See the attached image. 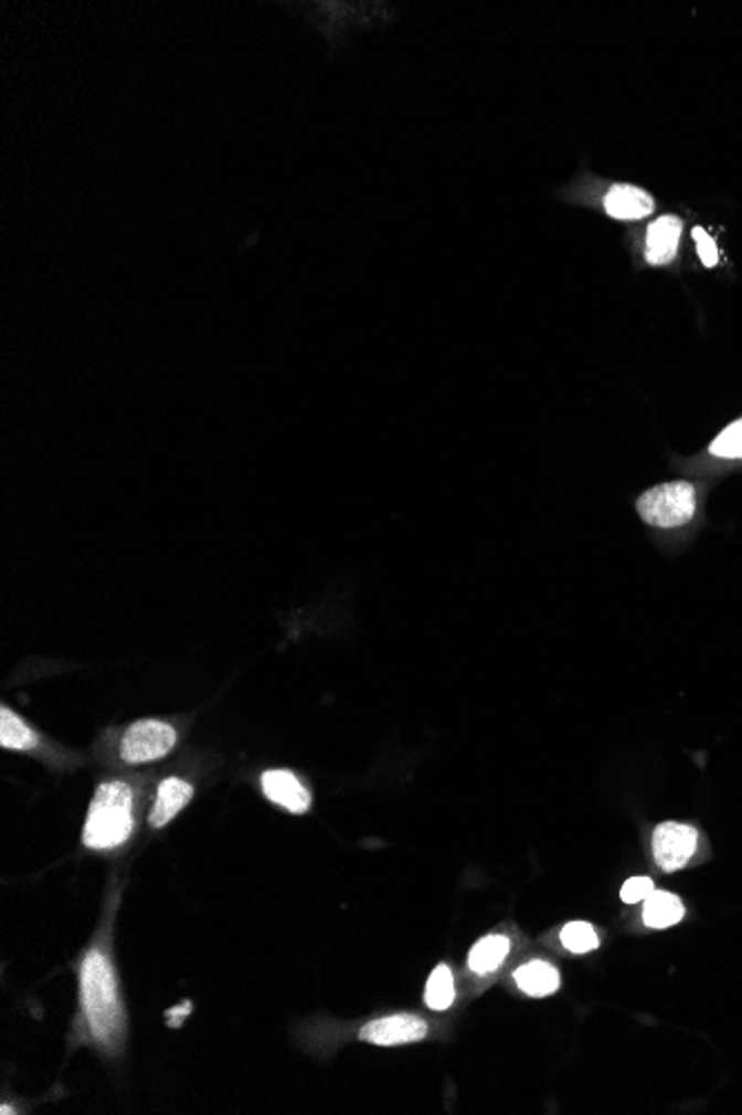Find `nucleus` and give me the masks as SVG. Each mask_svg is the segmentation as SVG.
Instances as JSON below:
<instances>
[{
  "label": "nucleus",
  "instance_id": "obj_12",
  "mask_svg": "<svg viewBox=\"0 0 742 1115\" xmlns=\"http://www.w3.org/2000/svg\"><path fill=\"white\" fill-rule=\"evenodd\" d=\"M685 915V906L682 902L671 895V893H665V891H654L647 900H645V911H643V919L649 928H669L674 926L676 922H680Z\"/></svg>",
  "mask_w": 742,
  "mask_h": 1115
},
{
  "label": "nucleus",
  "instance_id": "obj_9",
  "mask_svg": "<svg viewBox=\"0 0 742 1115\" xmlns=\"http://www.w3.org/2000/svg\"><path fill=\"white\" fill-rule=\"evenodd\" d=\"M682 236V221L674 214H665L656 219L647 228L645 239V259L651 265H667L676 259L678 245Z\"/></svg>",
  "mask_w": 742,
  "mask_h": 1115
},
{
  "label": "nucleus",
  "instance_id": "obj_10",
  "mask_svg": "<svg viewBox=\"0 0 742 1115\" xmlns=\"http://www.w3.org/2000/svg\"><path fill=\"white\" fill-rule=\"evenodd\" d=\"M194 798V788L180 777H167L160 781L156 802L149 813V827L162 829L167 827L184 807H188Z\"/></svg>",
  "mask_w": 742,
  "mask_h": 1115
},
{
  "label": "nucleus",
  "instance_id": "obj_15",
  "mask_svg": "<svg viewBox=\"0 0 742 1115\" xmlns=\"http://www.w3.org/2000/svg\"><path fill=\"white\" fill-rule=\"evenodd\" d=\"M456 998L454 989V976L447 965H438L434 974L427 980V991H425V1002L432 1011H445L452 1007Z\"/></svg>",
  "mask_w": 742,
  "mask_h": 1115
},
{
  "label": "nucleus",
  "instance_id": "obj_19",
  "mask_svg": "<svg viewBox=\"0 0 742 1115\" xmlns=\"http://www.w3.org/2000/svg\"><path fill=\"white\" fill-rule=\"evenodd\" d=\"M693 239H696V248H698V256L700 261L707 265V267H713L718 263V248L713 243V239L702 230V228H696L693 230Z\"/></svg>",
  "mask_w": 742,
  "mask_h": 1115
},
{
  "label": "nucleus",
  "instance_id": "obj_14",
  "mask_svg": "<svg viewBox=\"0 0 742 1115\" xmlns=\"http://www.w3.org/2000/svg\"><path fill=\"white\" fill-rule=\"evenodd\" d=\"M0 746L12 750H32L39 746V735L8 706L0 708Z\"/></svg>",
  "mask_w": 742,
  "mask_h": 1115
},
{
  "label": "nucleus",
  "instance_id": "obj_17",
  "mask_svg": "<svg viewBox=\"0 0 742 1115\" xmlns=\"http://www.w3.org/2000/svg\"><path fill=\"white\" fill-rule=\"evenodd\" d=\"M561 939H563L565 948L572 953H587L598 946V935H596L594 926L587 922L568 924L561 933Z\"/></svg>",
  "mask_w": 742,
  "mask_h": 1115
},
{
  "label": "nucleus",
  "instance_id": "obj_18",
  "mask_svg": "<svg viewBox=\"0 0 742 1115\" xmlns=\"http://www.w3.org/2000/svg\"><path fill=\"white\" fill-rule=\"evenodd\" d=\"M654 891L656 888H654V882L649 877H632V880L625 882V886L621 891V897L627 904H636L640 900H647Z\"/></svg>",
  "mask_w": 742,
  "mask_h": 1115
},
{
  "label": "nucleus",
  "instance_id": "obj_1",
  "mask_svg": "<svg viewBox=\"0 0 742 1115\" xmlns=\"http://www.w3.org/2000/svg\"><path fill=\"white\" fill-rule=\"evenodd\" d=\"M81 1004L94 1038L109 1044L123 1029V1007L114 967L98 948L87 955L81 967Z\"/></svg>",
  "mask_w": 742,
  "mask_h": 1115
},
{
  "label": "nucleus",
  "instance_id": "obj_3",
  "mask_svg": "<svg viewBox=\"0 0 742 1115\" xmlns=\"http://www.w3.org/2000/svg\"><path fill=\"white\" fill-rule=\"evenodd\" d=\"M640 517L656 528H680L696 515V486L669 482L649 488L636 502Z\"/></svg>",
  "mask_w": 742,
  "mask_h": 1115
},
{
  "label": "nucleus",
  "instance_id": "obj_8",
  "mask_svg": "<svg viewBox=\"0 0 742 1115\" xmlns=\"http://www.w3.org/2000/svg\"><path fill=\"white\" fill-rule=\"evenodd\" d=\"M654 208V197L629 183H616L605 194V212L616 221H640L649 217Z\"/></svg>",
  "mask_w": 742,
  "mask_h": 1115
},
{
  "label": "nucleus",
  "instance_id": "obj_5",
  "mask_svg": "<svg viewBox=\"0 0 742 1115\" xmlns=\"http://www.w3.org/2000/svg\"><path fill=\"white\" fill-rule=\"evenodd\" d=\"M696 844H698L696 829L678 822L660 824L651 838L656 864L667 873L682 869L693 858Z\"/></svg>",
  "mask_w": 742,
  "mask_h": 1115
},
{
  "label": "nucleus",
  "instance_id": "obj_7",
  "mask_svg": "<svg viewBox=\"0 0 742 1115\" xmlns=\"http://www.w3.org/2000/svg\"><path fill=\"white\" fill-rule=\"evenodd\" d=\"M263 792L269 802L296 816L305 813L311 804L309 790L289 770H267L263 775Z\"/></svg>",
  "mask_w": 742,
  "mask_h": 1115
},
{
  "label": "nucleus",
  "instance_id": "obj_6",
  "mask_svg": "<svg viewBox=\"0 0 742 1115\" xmlns=\"http://www.w3.org/2000/svg\"><path fill=\"white\" fill-rule=\"evenodd\" d=\"M427 1022L418 1016L410 1013H399L390 1018H381L369 1022L360 1029V1040L369 1044L379 1046H399V1044H412L421 1042L427 1038Z\"/></svg>",
  "mask_w": 742,
  "mask_h": 1115
},
{
  "label": "nucleus",
  "instance_id": "obj_13",
  "mask_svg": "<svg viewBox=\"0 0 742 1115\" xmlns=\"http://www.w3.org/2000/svg\"><path fill=\"white\" fill-rule=\"evenodd\" d=\"M509 953V939L505 935L483 937L469 953V969L478 976L496 971Z\"/></svg>",
  "mask_w": 742,
  "mask_h": 1115
},
{
  "label": "nucleus",
  "instance_id": "obj_2",
  "mask_svg": "<svg viewBox=\"0 0 742 1115\" xmlns=\"http://www.w3.org/2000/svg\"><path fill=\"white\" fill-rule=\"evenodd\" d=\"M134 831L131 788L125 781L100 783L83 829V844L107 851L125 844Z\"/></svg>",
  "mask_w": 742,
  "mask_h": 1115
},
{
  "label": "nucleus",
  "instance_id": "obj_16",
  "mask_svg": "<svg viewBox=\"0 0 742 1115\" xmlns=\"http://www.w3.org/2000/svg\"><path fill=\"white\" fill-rule=\"evenodd\" d=\"M709 452L720 459H742V417L727 425L709 445Z\"/></svg>",
  "mask_w": 742,
  "mask_h": 1115
},
{
  "label": "nucleus",
  "instance_id": "obj_11",
  "mask_svg": "<svg viewBox=\"0 0 742 1115\" xmlns=\"http://www.w3.org/2000/svg\"><path fill=\"white\" fill-rule=\"evenodd\" d=\"M513 978H516V985L531 998L551 996L561 987L559 971L542 960H533L529 965H522Z\"/></svg>",
  "mask_w": 742,
  "mask_h": 1115
},
{
  "label": "nucleus",
  "instance_id": "obj_4",
  "mask_svg": "<svg viewBox=\"0 0 742 1115\" xmlns=\"http://www.w3.org/2000/svg\"><path fill=\"white\" fill-rule=\"evenodd\" d=\"M178 741L176 730L158 719H142L127 728L120 741V757L127 764H147L162 759Z\"/></svg>",
  "mask_w": 742,
  "mask_h": 1115
}]
</instances>
